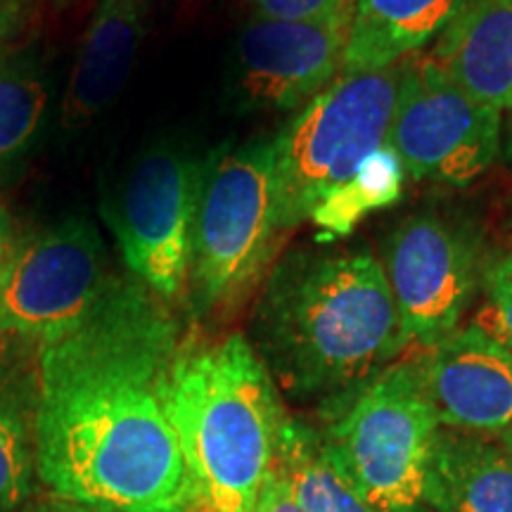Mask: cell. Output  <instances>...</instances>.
<instances>
[{
    "label": "cell",
    "mask_w": 512,
    "mask_h": 512,
    "mask_svg": "<svg viewBox=\"0 0 512 512\" xmlns=\"http://www.w3.org/2000/svg\"><path fill=\"white\" fill-rule=\"evenodd\" d=\"M470 323L512 354V247L484 259L479 304Z\"/></svg>",
    "instance_id": "obj_21"
},
{
    "label": "cell",
    "mask_w": 512,
    "mask_h": 512,
    "mask_svg": "<svg viewBox=\"0 0 512 512\" xmlns=\"http://www.w3.org/2000/svg\"><path fill=\"white\" fill-rule=\"evenodd\" d=\"M287 238L278 216L275 136L223 145L202 162L188 275L197 320H226L259 292Z\"/></svg>",
    "instance_id": "obj_4"
},
{
    "label": "cell",
    "mask_w": 512,
    "mask_h": 512,
    "mask_svg": "<svg viewBox=\"0 0 512 512\" xmlns=\"http://www.w3.org/2000/svg\"><path fill=\"white\" fill-rule=\"evenodd\" d=\"M425 392L446 430L501 437L512 427V354L465 323L418 351Z\"/></svg>",
    "instance_id": "obj_12"
},
{
    "label": "cell",
    "mask_w": 512,
    "mask_h": 512,
    "mask_svg": "<svg viewBox=\"0 0 512 512\" xmlns=\"http://www.w3.org/2000/svg\"><path fill=\"white\" fill-rule=\"evenodd\" d=\"M155 0H98L60 102V126L95 124L124 91L143 48Z\"/></svg>",
    "instance_id": "obj_13"
},
{
    "label": "cell",
    "mask_w": 512,
    "mask_h": 512,
    "mask_svg": "<svg viewBox=\"0 0 512 512\" xmlns=\"http://www.w3.org/2000/svg\"><path fill=\"white\" fill-rule=\"evenodd\" d=\"M406 169L389 145L375 150L361 169L337 190H332L313 209L309 223L318 230V240H342L373 211L392 207L403 195Z\"/></svg>",
    "instance_id": "obj_20"
},
{
    "label": "cell",
    "mask_w": 512,
    "mask_h": 512,
    "mask_svg": "<svg viewBox=\"0 0 512 512\" xmlns=\"http://www.w3.org/2000/svg\"><path fill=\"white\" fill-rule=\"evenodd\" d=\"M427 512H512V448L441 427L425 479Z\"/></svg>",
    "instance_id": "obj_15"
},
{
    "label": "cell",
    "mask_w": 512,
    "mask_h": 512,
    "mask_svg": "<svg viewBox=\"0 0 512 512\" xmlns=\"http://www.w3.org/2000/svg\"><path fill=\"white\" fill-rule=\"evenodd\" d=\"M17 512H91V510L83 508L79 503L64 501V498L48 496V498H38V501H29Z\"/></svg>",
    "instance_id": "obj_26"
},
{
    "label": "cell",
    "mask_w": 512,
    "mask_h": 512,
    "mask_svg": "<svg viewBox=\"0 0 512 512\" xmlns=\"http://www.w3.org/2000/svg\"><path fill=\"white\" fill-rule=\"evenodd\" d=\"M503 112L465 93L422 50L401 60L387 145L411 181L465 188L503 155Z\"/></svg>",
    "instance_id": "obj_7"
},
{
    "label": "cell",
    "mask_w": 512,
    "mask_h": 512,
    "mask_svg": "<svg viewBox=\"0 0 512 512\" xmlns=\"http://www.w3.org/2000/svg\"><path fill=\"white\" fill-rule=\"evenodd\" d=\"M36 375L0 377V512H17L34 501Z\"/></svg>",
    "instance_id": "obj_18"
},
{
    "label": "cell",
    "mask_w": 512,
    "mask_h": 512,
    "mask_svg": "<svg viewBox=\"0 0 512 512\" xmlns=\"http://www.w3.org/2000/svg\"><path fill=\"white\" fill-rule=\"evenodd\" d=\"M349 0L304 19L256 17L235 46L233 93L247 112H299L344 72Z\"/></svg>",
    "instance_id": "obj_11"
},
{
    "label": "cell",
    "mask_w": 512,
    "mask_h": 512,
    "mask_svg": "<svg viewBox=\"0 0 512 512\" xmlns=\"http://www.w3.org/2000/svg\"><path fill=\"white\" fill-rule=\"evenodd\" d=\"M275 475L302 512H375L325 451L318 427L290 415L280 439Z\"/></svg>",
    "instance_id": "obj_17"
},
{
    "label": "cell",
    "mask_w": 512,
    "mask_h": 512,
    "mask_svg": "<svg viewBox=\"0 0 512 512\" xmlns=\"http://www.w3.org/2000/svg\"><path fill=\"white\" fill-rule=\"evenodd\" d=\"M17 238L19 235H17L15 219H12L10 209L0 202V268H3L5 261H8L10 252L15 249Z\"/></svg>",
    "instance_id": "obj_25"
},
{
    "label": "cell",
    "mask_w": 512,
    "mask_h": 512,
    "mask_svg": "<svg viewBox=\"0 0 512 512\" xmlns=\"http://www.w3.org/2000/svg\"><path fill=\"white\" fill-rule=\"evenodd\" d=\"M498 439H501V441H505V444H508V446L512 448V427H510V430H508V432H503V434H501V437H498Z\"/></svg>",
    "instance_id": "obj_28"
},
{
    "label": "cell",
    "mask_w": 512,
    "mask_h": 512,
    "mask_svg": "<svg viewBox=\"0 0 512 512\" xmlns=\"http://www.w3.org/2000/svg\"><path fill=\"white\" fill-rule=\"evenodd\" d=\"M50 105L43 64L31 50L0 57V178L34 147Z\"/></svg>",
    "instance_id": "obj_19"
},
{
    "label": "cell",
    "mask_w": 512,
    "mask_h": 512,
    "mask_svg": "<svg viewBox=\"0 0 512 512\" xmlns=\"http://www.w3.org/2000/svg\"><path fill=\"white\" fill-rule=\"evenodd\" d=\"M181 323L133 275H110L72 328L36 347V467L91 512H181L195 486L169 413Z\"/></svg>",
    "instance_id": "obj_1"
},
{
    "label": "cell",
    "mask_w": 512,
    "mask_h": 512,
    "mask_svg": "<svg viewBox=\"0 0 512 512\" xmlns=\"http://www.w3.org/2000/svg\"><path fill=\"white\" fill-rule=\"evenodd\" d=\"M181 512H204V510L197 508V505H192V508H185V510H181Z\"/></svg>",
    "instance_id": "obj_29"
},
{
    "label": "cell",
    "mask_w": 512,
    "mask_h": 512,
    "mask_svg": "<svg viewBox=\"0 0 512 512\" xmlns=\"http://www.w3.org/2000/svg\"><path fill=\"white\" fill-rule=\"evenodd\" d=\"M169 413L204 512H254L273 477L287 413L247 335L185 337Z\"/></svg>",
    "instance_id": "obj_3"
},
{
    "label": "cell",
    "mask_w": 512,
    "mask_h": 512,
    "mask_svg": "<svg viewBox=\"0 0 512 512\" xmlns=\"http://www.w3.org/2000/svg\"><path fill=\"white\" fill-rule=\"evenodd\" d=\"M202 162L181 147H150L136 159L107 209L128 275L166 304L188 294L192 230Z\"/></svg>",
    "instance_id": "obj_8"
},
{
    "label": "cell",
    "mask_w": 512,
    "mask_h": 512,
    "mask_svg": "<svg viewBox=\"0 0 512 512\" xmlns=\"http://www.w3.org/2000/svg\"><path fill=\"white\" fill-rule=\"evenodd\" d=\"M467 0H349L351 29L344 69L373 72L422 53Z\"/></svg>",
    "instance_id": "obj_16"
},
{
    "label": "cell",
    "mask_w": 512,
    "mask_h": 512,
    "mask_svg": "<svg viewBox=\"0 0 512 512\" xmlns=\"http://www.w3.org/2000/svg\"><path fill=\"white\" fill-rule=\"evenodd\" d=\"M34 15V0H0V57L15 50V41Z\"/></svg>",
    "instance_id": "obj_22"
},
{
    "label": "cell",
    "mask_w": 512,
    "mask_h": 512,
    "mask_svg": "<svg viewBox=\"0 0 512 512\" xmlns=\"http://www.w3.org/2000/svg\"><path fill=\"white\" fill-rule=\"evenodd\" d=\"M254 512H302V510H299V505L294 503V498L290 496V491H287L283 479L275 475L273 470V477L268 479L264 494H261Z\"/></svg>",
    "instance_id": "obj_24"
},
{
    "label": "cell",
    "mask_w": 512,
    "mask_h": 512,
    "mask_svg": "<svg viewBox=\"0 0 512 512\" xmlns=\"http://www.w3.org/2000/svg\"><path fill=\"white\" fill-rule=\"evenodd\" d=\"M256 17L273 19H304L320 15L337 0H247Z\"/></svg>",
    "instance_id": "obj_23"
},
{
    "label": "cell",
    "mask_w": 512,
    "mask_h": 512,
    "mask_svg": "<svg viewBox=\"0 0 512 512\" xmlns=\"http://www.w3.org/2000/svg\"><path fill=\"white\" fill-rule=\"evenodd\" d=\"M380 261L408 344L418 351L460 328L479 297L484 259L477 235L434 211L394 226Z\"/></svg>",
    "instance_id": "obj_10"
},
{
    "label": "cell",
    "mask_w": 512,
    "mask_h": 512,
    "mask_svg": "<svg viewBox=\"0 0 512 512\" xmlns=\"http://www.w3.org/2000/svg\"><path fill=\"white\" fill-rule=\"evenodd\" d=\"M325 451L375 512H427L425 479L441 430L418 356L323 406Z\"/></svg>",
    "instance_id": "obj_5"
},
{
    "label": "cell",
    "mask_w": 512,
    "mask_h": 512,
    "mask_svg": "<svg viewBox=\"0 0 512 512\" xmlns=\"http://www.w3.org/2000/svg\"><path fill=\"white\" fill-rule=\"evenodd\" d=\"M401 62L387 69H344L275 133L278 216L285 235L311 219L332 190L387 145Z\"/></svg>",
    "instance_id": "obj_6"
},
{
    "label": "cell",
    "mask_w": 512,
    "mask_h": 512,
    "mask_svg": "<svg viewBox=\"0 0 512 512\" xmlns=\"http://www.w3.org/2000/svg\"><path fill=\"white\" fill-rule=\"evenodd\" d=\"M503 157L512 169V114H510L508 124L503 126Z\"/></svg>",
    "instance_id": "obj_27"
},
{
    "label": "cell",
    "mask_w": 512,
    "mask_h": 512,
    "mask_svg": "<svg viewBox=\"0 0 512 512\" xmlns=\"http://www.w3.org/2000/svg\"><path fill=\"white\" fill-rule=\"evenodd\" d=\"M110 275L105 245L86 216L72 214L19 235L0 268V347L72 328L100 297Z\"/></svg>",
    "instance_id": "obj_9"
},
{
    "label": "cell",
    "mask_w": 512,
    "mask_h": 512,
    "mask_svg": "<svg viewBox=\"0 0 512 512\" xmlns=\"http://www.w3.org/2000/svg\"><path fill=\"white\" fill-rule=\"evenodd\" d=\"M427 53L472 98L512 112V0H467Z\"/></svg>",
    "instance_id": "obj_14"
},
{
    "label": "cell",
    "mask_w": 512,
    "mask_h": 512,
    "mask_svg": "<svg viewBox=\"0 0 512 512\" xmlns=\"http://www.w3.org/2000/svg\"><path fill=\"white\" fill-rule=\"evenodd\" d=\"M254 297L247 339L292 401L328 406L411 349L380 256L361 242L280 254Z\"/></svg>",
    "instance_id": "obj_2"
}]
</instances>
